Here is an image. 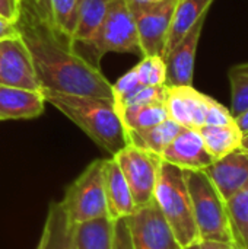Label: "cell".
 <instances>
[{
    "instance_id": "4fadbf2b",
    "label": "cell",
    "mask_w": 248,
    "mask_h": 249,
    "mask_svg": "<svg viewBox=\"0 0 248 249\" xmlns=\"http://www.w3.org/2000/svg\"><path fill=\"white\" fill-rule=\"evenodd\" d=\"M209 98L193 86L168 88L165 107L168 117L186 128H200L206 124Z\"/></svg>"
},
{
    "instance_id": "ffe728a7",
    "label": "cell",
    "mask_w": 248,
    "mask_h": 249,
    "mask_svg": "<svg viewBox=\"0 0 248 249\" xmlns=\"http://www.w3.org/2000/svg\"><path fill=\"white\" fill-rule=\"evenodd\" d=\"M199 133L213 160L241 149L244 139V134L235 123L229 125H203L199 128Z\"/></svg>"
},
{
    "instance_id": "7c38bea8",
    "label": "cell",
    "mask_w": 248,
    "mask_h": 249,
    "mask_svg": "<svg viewBox=\"0 0 248 249\" xmlns=\"http://www.w3.org/2000/svg\"><path fill=\"white\" fill-rule=\"evenodd\" d=\"M164 162L178 166L183 171H205L213 163V158L206 150L197 128L183 127L177 137L161 155Z\"/></svg>"
},
{
    "instance_id": "5b68a950",
    "label": "cell",
    "mask_w": 248,
    "mask_h": 249,
    "mask_svg": "<svg viewBox=\"0 0 248 249\" xmlns=\"http://www.w3.org/2000/svg\"><path fill=\"white\" fill-rule=\"evenodd\" d=\"M200 241L232 242L227 204L203 171H184Z\"/></svg>"
},
{
    "instance_id": "52a82bcc",
    "label": "cell",
    "mask_w": 248,
    "mask_h": 249,
    "mask_svg": "<svg viewBox=\"0 0 248 249\" xmlns=\"http://www.w3.org/2000/svg\"><path fill=\"white\" fill-rule=\"evenodd\" d=\"M113 158L129 184L136 209L153 201L162 158L133 144H127Z\"/></svg>"
},
{
    "instance_id": "9a60e30c",
    "label": "cell",
    "mask_w": 248,
    "mask_h": 249,
    "mask_svg": "<svg viewBox=\"0 0 248 249\" xmlns=\"http://www.w3.org/2000/svg\"><path fill=\"white\" fill-rule=\"evenodd\" d=\"M104 184L108 219L113 222L127 219L136 210V206L129 184L113 156L104 162Z\"/></svg>"
},
{
    "instance_id": "8992f818",
    "label": "cell",
    "mask_w": 248,
    "mask_h": 249,
    "mask_svg": "<svg viewBox=\"0 0 248 249\" xmlns=\"http://www.w3.org/2000/svg\"><path fill=\"white\" fill-rule=\"evenodd\" d=\"M104 162L96 159L91 162L83 172L66 188L60 201L73 225L85 223L107 216Z\"/></svg>"
},
{
    "instance_id": "d6a6232c",
    "label": "cell",
    "mask_w": 248,
    "mask_h": 249,
    "mask_svg": "<svg viewBox=\"0 0 248 249\" xmlns=\"http://www.w3.org/2000/svg\"><path fill=\"white\" fill-rule=\"evenodd\" d=\"M16 35H19V31H18L16 23L9 22V20H4V19L0 18V39L10 38V36H16Z\"/></svg>"
},
{
    "instance_id": "8d00e7d4",
    "label": "cell",
    "mask_w": 248,
    "mask_h": 249,
    "mask_svg": "<svg viewBox=\"0 0 248 249\" xmlns=\"http://www.w3.org/2000/svg\"><path fill=\"white\" fill-rule=\"evenodd\" d=\"M181 249H203V248H202V242H200V241H197V242H193V244H190V245L183 247Z\"/></svg>"
},
{
    "instance_id": "cb8c5ba5",
    "label": "cell",
    "mask_w": 248,
    "mask_h": 249,
    "mask_svg": "<svg viewBox=\"0 0 248 249\" xmlns=\"http://www.w3.org/2000/svg\"><path fill=\"white\" fill-rule=\"evenodd\" d=\"M126 131L130 130H145L151 128L168 117V111L165 104H151L140 107H129L118 112Z\"/></svg>"
},
{
    "instance_id": "4316f807",
    "label": "cell",
    "mask_w": 248,
    "mask_h": 249,
    "mask_svg": "<svg viewBox=\"0 0 248 249\" xmlns=\"http://www.w3.org/2000/svg\"><path fill=\"white\" fill-rule=\"evenodd\" d=\"M168 95V86H139L134 89L124 101L115 105L117 112L123 111L129 107H140V105H151V104H165Z\"/></svg>"
},
{
    "instance_id": "d6986e66",
    "label": "cell",
    "mask_w": 248,
    "mask_h": 249,
    "mask_svg": "<svg viewBox=\"0 0 248 249\" xmlns=\"http://www.w3.org/2000/svg\"><path fill=\"white\" fill-rule=\"evenodd\" d=\"M181 125L167 118L165 121L145 130H130L127 131V142L136 147L152 152L155 155H162V152L170 146V143L181 131Z\"/></svg>"
},
{
    "instance_id": "ab89813d",
    "label": "cell",
    "mask_w": 248,
    "mask_h": 249,
    "mask_svg": "<svg viewBox=\"0 0 248 249\" xmlns=\"http://www.w3.org/2000/svg\"><path fill=\"white\" fill-rule=\"evenodd\" d=\"M137 3H156V1H162V0H133Z\"/></svg>"
},
{
    "instance_id": "f1b7e54d",
    "label": "cell",
    "mask_w": 248,
    "mask_h": 249,
    "mask_svg": "<svg viewBox=\"0 0 248 249\" xmlns=\"http://www.w3.org/2000/svg\"><path fill=\"white\" fill-rule=\"evenodd\" d=\"M139 86H142V83L139 82L134 69H132L130 71H127L126 74H123L113 85V99H114V105H118L121 101H124Z\"/></svg>"
},
{
    "instance_id": "2e32d148",
    "label": "cell",
    "mask_w": 248,
    "mask_h": 249,
    "mask_svg": "<svg viewBox=\"0 0 248 249\" xmlns=\"http://www.w3.org/2000/svg\"><path fill=\"white\" fill-rule=\"evenodd\" d=\"M45 104L41 90L0 85V121L37 118L44 112Z\"/></svg>"
},
{
    "instance_id": "ba28073f",
    "label": "cell",
    "mask_w": 248,
    "mask_h": 249,
    "mask_svg": "<svg viewBox=\"0 0 248 249\" xmlns=\"http://www.w3.org/2000/svg\"><path fill=\"white\" fill-rule=\"evenodd\" d=\"M177 1L178 0L137 3L133 0H127L129 9L136 23L142 57L143 55L162 57Z\"/></svg>"
},
{
    "instance_id": "f35d334b",
    "label": "cell",
    "mask_w": 248,
    "mask_h": 249,
    "mask_svg": "<svg viewBox=\"0 0 248 249\" xmlns=\"http://www.w3.org/2000/svg\"><path fill=\"white\" fill-rule=\"evenodd\" d=\"M241 150L246 153L248 156V134L247 136H244V139H243V144H241Z\"/></svg>"
},
{
    "instance_id": "277c9868",
    "label": "cell",
    "mask_w": 248,
    "mask_h": 249,
    "mask_svg": "<svg viewBox=\"0 0 248 249\" xmlns=\"http://www.w3.org/2000/svg\"><path fill=\"white\" fill-rule=\"evenodd\" d=\"M153 201L181 247L200 241L183 169L162 160Z\"/></svg>"
},
{
    "instance_id": "484cf974",
    "label": "cell",
    "mask_w": 248,
    "mask_h": 249,
    "mask_svg": "<svg viewBox=\"0 0 248 249\" xmlns=\"http://www.w3.org/2000/svg\"><path fill=\"white\" fill-rule=\"evenodd\" d=\"M139 82L143 86L165 85L167 66L161 55H143L142 60L133 67Z\"/></svg>"
},
{
    "instance_id": "83f0119b",
    "label": "cell",
    "mask_w": 248,
    "mask_h": 249,
    "mask_svg": "<svg viewBox=\"0 0 248 249\" xmlns=\"http://www.w3.org/2000/svg\"><path fill=\"white\" fill-rule=\"evenodd\" d=\"M232 90V107L231 114L234 118L241 115L248 109V74L231 67L228 71Z\"/></svg>"
},
{
    "instance_id": "d590c367",
    "label": "cell",
    "mask_w": 248,
    "mask_h": 249,
    "mask_svg": "<svg viewBox=\"0 0 248 249\" xmlns=\"http://www.w3.org/2000/svg\"><path fill=\"white\" fill-rule=\"evenodd\" d=\"M235 124H237V127L241 130V133L244 134V136H247L248 134V109L246 112H243L241 115H238L237 118H235Z\"/></svg>"
},
{
    "instance_id": "74e56055",
    "label": "cell",
    "mask_w": 248,
    "mask_h": 249,
    "mask_svg": "<svg viewBox=\"0 0 248 249\" xmlns=\"http://www.w3.org/2000/svg\"><path fill=\"white\" fill-rule=\"evenodd\" d=\"M237 70H240V71H243V73H247L248 74V63H241V64H237V66H234Z\"/></svg>"
},
{
    "instance_id": "3957f363",
    "label": "cell",
    "mask_w": 248,
    "mask_h": 249,
    "mask_svg": "<svg viewBox=\"0 0 248 249\" xmlns=\"http://www.w3.org/2000/svg\"><path fill=\"white\" fill-rule=\"evenodd\" d=\"M70 48L98 70H101L99 63L107 53L140 54L136 23L127 0H111L107 15L94 35L70 42Z\"/></svg>"
},
{
    "instance_id": "7402d4cb",
    "label": "cell",
    "mask_w": 248,
    "mask_h": 249,
    "mask_svg": "<svg viewBox=\"0 0 248 249\" xmlns=\"http://www.w3.org/2000/svg\"><path fill=\"white\" fill-rule=\"evenodd\" d=\"M225 204L232 244L238 249H248V184Z\"/></svg>"
},
{
    "instance_id": "603a6c76",
    "label": "cell",
    "mask_w": 248,
    "mask_h": 249,
    "mask_svg": "<svg viewBox=\"0 0 248 249\" xmlns=\"http://www.w3.org/2000/svg\"><path fill=\"white\" fill-rule=\"evenodd\" d=\"M48 18L53 29L72 42L77 26L79 0H48Z\"/></svg>"
},
{
    "instance_id": "836d02e7",
    "label": "cell",
    "mask_w": 248,
    "mask_h": 249,
    "mask_svg": "<svg viewBox=\"0 0 248 249\" xmlns=\"http://www.w3.org/2000/svg\"><path fill=\"white\" fill-rule=\"evenodd\" d=\"M20 3L34 7L41 16H44L50 20V18H48V0H20Z\"/></svg>"
},
{
    "instance_id": "8fae6325",
    "label": "cell",
    "mask_w": 248,
    "mask_h": 249,
    "mask_svg": "<svg viewBox=\"0 0 248 249\" xmlns=\"http://www.w3.org/2000/svg\"><path fill=\"white\" fill-rule=\"evenodd\" d=\"M206 16L200 18L197 23L184 35V38L168 53L164 58L167 66V79L165 86L178 88V86H193V73L197 45L200 35L206 22Z\"/></svg>"
},
{
    "instance_id": "d4e9b609",
    "label": "cell",
    "mask_w": 248,
    "mask_h": 249,
    "mask_svg": "<svg viewBox=\"0 0 248 249\" xmlns=\"http://www.w3.org/2000/svg\"><path fill=\"white\" fill-rule=\"evenodd\" d=\"M111 0H79V18L73 41L88 39L104 20Z\"/></svg>"
},
{
    "instance_id": "9c48e42d",
    "label": "cell",
    "mask_w": 248,
    "mask_h": 249,
    "mask_svg": "<svg viewBox=\"0 0 248 249\" xmlns=\"http://www.w3.org/2000/svg\"><path fill=\"white\" fill-rule=\"evenodd\" d=\"M132 249H181L155 201L137 207L127 219Z\"/></svg>"
},
{
    "instance_id": "7a4b0ae2",
    "label": "cell",
    "mask_w": 248,
    "mask_h": 249,
    "mask_svg": "<svg viewBox=\"0 0 248 249\" xmlns=\"http://www.w3.org/2000/svg\"><path fill=\"white\" fill-rule=\"evenodd\" d=\"M41 93L45 102L64 114L111 156L129 144L127 131L113 101L88 95L60 93L47 89H41Z\"/></svg>"
},
{
    "instance_id": "f546056e",
    "label": "cell",
    "mask_w": 248,
    "mask_h": 249,
    "mask_svg": "<svg viewBox=\"0 0 248 249\" xmlns=\"http://www.w3.org/2000/svg\"><path fill=\"white\" fill-rule=\"evenodd\" d=\"M235 118L231 111L227 109L222 104L209 98L208 112H206V124L205 125H229L234 124Z\"/></svg>"
},
{
    "instance_id": "ac0fdd59",
    "label": "cell",
    "mask_w": 248,
    "mask_h": 249,
    "mask_svg": "<svg viewBox=\"0 0 248 249\" xmlns=\"http://www.w3.org/2000/svg\"><path fill=\"white\" fill-rule=\"evenodd\" d=\"M212 3L213 0H178L177 1L162 58L168 55V53L184 38V35L197 23L200 18L208 15V10L212 6Z\"/></svg>"
},
{
    "instance_id": "e575fe53",
    "label": "cell",
    "mask_w": 248,
    "mask_h": 249,
    "mask_svg": "<svg viewBox=\"0 0 248 249\" xmlns=\"http://www.w3.org/2000/svg\"><path fill=\"white\" fill-rule=\"evenodd\" d=\"M203 249H238L232 242H215V241H200Z\"/></svg>"
},
{
    "instance_id": "4dcf8cb0",
    "label": "cell",
    "mask_w": 248,
    "mask_h": 249,
    "mask_svg": "<svg viewBox=\"0 0 248 249\" xmlns=\"http://www.w3.org/2000/svg\"><path fill=\"white\" fill-rule=\"evenodd\" d=\"M113 249H132V242H130V235H129L126 219H120V220L114 222Z\"/></svg>"
},
{
    "instance_id": "1f68e13d",
    "label": "cell",
    "mask_w": 248,
    "mask_h": 249,
    "mask_svg": "<svg viewBox=\"0 0 248 249\" xmlns=\"http://www.w3.org/2000/svg\"><path fill=\"white\" fill-rule=\"evenodd\" d=\"M20 15V0H0V18L16 22Z\"/></svg>"
},
{
    "instance_id": "30bf717a",
    "label": "cell",
    "mask_w": 248,
    "mask_h": 249,
    "mask_svg": "<svg viewBox=\"0 0 248 249\" xmlns=\"http://www.w3.org/2000/svg\"><path fill=\"white\" fill-rule=\"evenodd\" d=\"M0 85L41 90L31 54L19 35L0 39Z\"/></svg>"
},
{
    "instance_id": "6da1fadb",
    "label": "cell",
    "mask_w": 248,
    "mask_h": 249,
    "mask_svg": "<svg viewBox=\"0 0 248 249\" xmlns=\"http://www.w3.org/2000/svg\"><path fill=\"white\" fill-rule=\"evenodd\" d=\"M25 42L41 89L69 95H88L113 99V85L57 34L50 22L35 9L20 3V15L15 22Z\"/></svg>"
},
{
    "instance_id": "e0dca14e",
    "label": "cell",
    "mask_w": 248,
    "mask_h": 249,
    "mask_svg": "<svg viewBox=\"0 0 248 249\" xmlns=\"http://www.w3.org/2000/svg\"><path fill=\"white\" fill-rule=\"evenodd\" d=\"M35 249H76L73 223L60 201H51Z\"/></svg>"
},
{
    "instance_id": "44dd1931",
    "label": "cell",
    "mask_w": 248,
    "mask_h": 249,
    "mask_svg": "<svg viewBox=\"0 0 248 249\" xmlns=\"http://www.w3.org/2000/svg\"><path fill=\"white\" fill-rule=\"evenodd\" d=\"M76 249H113L114 222L108 217L73 225Z\"/></svg>"
},
{
    "instance_id": "5bb4252c",
    "label": "cell",
    "mask_w": 248,
    "mask_h": 249,
    "mask_svg": "<svg viewBox=\"0 0 248 249\" xmlns=\"http://www.w3.org/2000/svg\"><path fill=\"white\" fill-rule=\"evenodd\" d=\"M203 172L227 203L248 184V156L238 149L218 160H213V163Z\"/></svg>"
}]
</instances>
